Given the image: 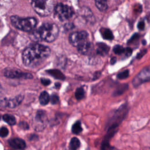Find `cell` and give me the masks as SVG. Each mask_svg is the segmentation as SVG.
<instances>
[{
  "mask_svg": "<svg viewBox=\"0 0 150 150\" xmlns=\"http://www.w3.org/2000/svg\"><path fill=\"white\" fill-rule=\"evenodd\" d=\"M50 54L49 47L40 44L31 45L22 53V62L25 66L34 68L41 64Z\"/></svg>",
  "mask_w": 150,
  "mask_h": 150,
  "instance_id": "obj_1",
  "label": "cell"
},
{
  "mask_svg": "<svg viewBox=\"0 0 150 150\" xmlns=\"http://www.w3.org/2000/svg\"><path fill=\"white\" fill-rule=\"evenodd\" d=\"M59 32V28L56 24L45 23L38 29L30 33L29 37L34 40H44L47 42H52L56 39Z\"/></svg>",
  "mask_w": 150,
  "mask_h": 150,
  "instance_id": "obj_2",
  "label": "cell"
},
{
  "mask_svg": "<svg viewBox=\"0 0 150 150\" xmlns=\"http://www.w3.org/2000/svg\"><path fill=\"white\" fill-rule=\"evenodd\" d=\"M128 112V107L126 105H122L115 111L112 117L110 119L108 125L107 134L104 140L109 141L117 131V129L125 118Z\"/></svg>",
  "mask_w": 150,
  "mask_h": 150,
  "instance_id": "obj_3",
  "label": "cell"
},
{
  "mask_svg": "<svg viewBox=\"0 0 150 150\" xmlns=\"http://www.w3.org/2000/svg\"><path fill=\"white\" fill-rule=\"evenodd\" d=\"M10 20L15 28L25 32L32 30L37 24V20L32 17L21 18L18 16H12Z\"/></svg>",
  "mask_w": 150,
  "mask_h": 150,
  "instance_id": "obj_4",
  "label": "cell"
},
{
  "mask_svg": "<svg viewBox=\"0 0 150 150\" xmlns=\"http://www.w3.org/2000/svg\"><path fill=\"white\" fill-rule=\"evenodd\" d=\"M31 5L36 13L42 16L49 15L54 9L53 0H32Z\"/></svg>",
  "mask_w": 150,
  "mask_h": 150,
  "instance_id": "obj_5",
  "label": "cell"
},
{
  "mask_svg": "<svg viewBox=\"0 0 150 150\" xmlns=\"http://www.w3.org/2000/svg\"><path fill=\"white\" fill-rule=\"evenodd\" d=\"M56 16L61 21L70 19L74 14V11L70 6L59 3L54 8Z\"/></svg>",
  "mask_w": 150,
  "mask_h": 150,
  "instance_id": "obj_6",
  "label": "cell"
},
{
  "mask_svg": "<svg viewBox=\"0 0 150 150\" xmlns=\"http://www.w3.org/2000/svg\"><path fill=\"white\" fill-rule=\"evenodd\" d=\"M69 39L73 46L77 47L88 40V33L86 31L74 32L70 35Z\"/></svg>",
  "mask_w": 150,
  "mask_h": 150,
  "instance_id": "obj_7",
  "label": "cell"
},
{
  "mask_svg": "<svg viewBox=\"0 0 150 150\" xmlns=\"http://www.w3.org/2000/svg\"><path fill=\"white\" fill-rule=\"evenodd\" d=\"M23 99V96L22 94L18 95L15 97L11 98H4L0 99V105L10 108H13L18 107L21 103Z\"/></svg>",
  "mask_w": 150,
  "mask_h": 150,
  "instance_id": "obj_8",
  "label": "cell"
},
{
  "mask_svg": "<svg viewBox=\"0 0 150 150\" xmlns=\"http://www.w3.org/2000/svg\"><path fill=\"white\" fill-rule=\"evenodd\" d=\"M4 75L8 78L15 79H32L33 76L28 73L22 72L19 70L11 69L7 70L5 71Z\"/></svg>",
  "mask_w": 150,
  "mask_h": 150,
  "instance_id": "obj_9",
  "label": "cell"
},
{
  "mask_svg": "<svg viewBox=\"0 0 150 150\" xmlns=\"http://www.w3.org/2000/svg\"><path fill=\"white\" fill-rule=\"evenodd\" d=\"M35 121L37 123L36 129H43L47 123L46 113L43 110H39L37 111L35 116Z\"/></svg>",
  "mask_w": 150,
  "mask_h": 150,
  "instance_id": "obj_10",
  "label": "cell"
},
{
  "mask_svg": "<svg viewBox=\"0 0 150 150\" xmlns=\"http://www.w3.org/2000/svg\"><path fill=\"white\" fill-rule=\"evenodd\" d=\"M150 80V67L144 69L133 81V84L137 86L141 83Z\"/></svg>",
  "mask_w": 150,
  "mask_h": 150,
  "instance_id": "obj_11",
  "label": "cell"
},
{
  "mask_svg": "<svg viewBox=\"0 0 150 150\" xmlns=\"http://www.w3.org/2000/svg\"><path fill=\"white\" fill-rule=\"evenodd\" d=\"M8 142L9 145L15 149L23 150L26 148L25 142L21 138H12L9 140Z\"/></svg>",
  "mask_w": 150,
  "mask_h": 150,
  "instance_id": "obj_12",
  "label": "cell"
},
{
  "mask_svg": "<svg viewBox=\"0 0 150 150\" xmlns=\"http://www.w3.org/2000/svg\"><path fill=\"white\" fill-rule=\"evenodd\" d=\"M93 49V45L88 40H87L81 45L77 47L79 53L83 54H87L91 52Z\"/></svg>",
  "mask_w": 150,
  "mask_h": 150,
  "instance_id": "obj_13",
  "label": "cell"
},
{
  "mask_svg": "<svg viewBox=\"0 0 150 150\" xmlns=\"http://www.w3.org/2000/svg\"><path fill=\"white\" fill-rule=\"evenodd\" d=\"M109 51V47L105 43H99L97 45L96 52L97 53L103 56L107 55Z\"/></svg>",
  "mask_w": 150,
  "mask_h": 150,
  "instance_id": "obj_14",
  "label": "cell"
},
{
  "mask_svg": "<svg viewBox=\"0 0 150 150\" xmlns=\"http://www.w3.org/2000/svg\"><path fill=\"white\" fill-rule=\"evenodd\" d=\"M108 0H95V4L97 8L101 12H105L108 8Z\"/></svg>",
  "mask_w": 150,
  "mask_h": 150,
  "instance_id": "obj_15",
  "label": "cell"
},
{
  "mask_svg": "<svg viewBox=\"0 0 150 150\" xmlns=\"http://www.w3.org/2000/svg\"><path fill=\"white\" fill-rule=\"evenodd\" d=\"M80 146V141L76 138L73 137L71 139L69 145V150H78Z\"/></svg>",
  "mask_w": 150,
  "mask_h": 150,
  "instance_id": "obj_16",
  "label": "cell"
},
{
  "mask_svg": "<svg viewBox=\"0 0 150 150\" xmlns=\"http://www.w3.org/2000/svg\"><path fill=\"white\" fill-rule=\"evenodd\" d=\"M39 103H40L41 105H45L47 104L49 102L50 96L46 91H42L39 96Z\"/></svg>",
  "mask_w": 150,
  "mask_h": 150,
  "instance_id": "obj_17",
  "label": "cell"
},
{
  "mask_svg": "<svg viewBox=\"0 0 150 150\" xmlns=\"http://www.w3.org/2000/svg\"><path fill=\"white\" fill-rule=\"evenodd\" d=\"M100 33H101L103 38L105 39L111 40L113 39V38H114L113 34H112V32L111 31V30H110L109 29L101 28V29H100Z\"/></svg>",
  "mask_w": 150,
  "mask_h": 150,
  "instance_id": "obj_18",
  "label": "cell"
},
{
  "mask_svg": "<svg viewBox=\"0 0 150 150\" xmlns=\"http://www.w3.org/2000/svg\"><path fill=\"white\" fill-rule=\"evenodd\" d=\"M4 121H5L7 124L10 125H13L16 124V118L15 117L11 114H6L2 116Z\"/></svg>",
  "mask_w": 150,
  "mask_h": 150,
  "instance_id": "obj_19",
  "label": "cell"
},
{
  "mask_svg": "<svg viewBox=\"0 0 150 150\" xmlns=\"http://www.w3.org/2000/svg\"><path fill=\"white\" fill-rule=\"evenodd\" d=\"M82 130H83V129H82V127H81V122L79 121H76L73 125L72 128H71L72 132L74 134H80L82 131Z\"/></svg>",
  "mask_w": 150,
  "mask_h": 150,
  "instance_id": "obj_20",
  "label": "cell"
},
{
  "mask_svg": "<svg viewBox=\"0 0 150 150\" xmlns=\"http://www.w3.org/2000/svg\"><path fill=\"white\" fill-rule=\"evenodd\" d=\"M85 92L82 87H79L76 89L75 92V97L77 100H80L84 97Z\"/></svg>",
  "mask_w": 150,
  "mask_h": 150,
  "instance_id": "obj_21",
  "label": "cell"
},
{
  "mask_svg": "<svg viewBox=\"0 0 150 150\" xmlns=\"http://www.w3.org/2000/svg\"><path fill=\"white\" fill-rule=\"evenodd\" d=\"M101 150H119L114 146H111L109 144V141L103 140L101 146Z\"/></svg>",
  "mask_w": 150,
  "mask_h": 150,
  "instance_id": "obj_22",
  "label": "cell"
},
{
  "mask_svg": "<svg viewBox=\"0 0 150 150\" xmlns=\"http://www.w3.org/2000/svg\"><path fill=\"white\" fill-rule=\"evenodd\" d=\"M50 74L52 75L53 77H54L56 79H60V80H64V76L59 70H50Z\"/></svg>",
  "mask_w": 150,
  "mask_h": 150,
  "instance_id": "obj_23",
  "label": "cell"
},
{
  "mask_svg": "<svg viewBox=\"0 0 150 150\" xmlns=\"http://www.w3.org/2000/svg\"><path fill=\"white\" fill-rule=\"evenodd\" d=\"M124 50L125 49L120 45H116L113 48V52L117 54H121L124 53Z\"/></svg>",
  "mask_w": 150,
  "mask_h": 150,
  "instance_id": "obj_24",
  "label": "cell"
},
{
  "mask_svg": "<svg viewBox=\"0 0 150 150\" xmlns=\"http://www.w3.org/2000/svg\"><path fill=\"white\" fill-rule=\"evenodd\" d=\"M9 134L8 129L5 127H2L0 128V137H5Z\"/></svg>",
  "mask_w": 150,
  "mask_h": 150,
  "instance_id": "obj_25",
  "label": "cell"
},
{
  "mask_svg": "<svg viewBox=\"0 0 150 150\" xmlns=\"http://www.w3.org/2000/svg\"><path fill=\"white\" fill-rule=\"evenodd\" d=\"M129 76V71L128 70H126L125 71H123L121 73H120L117 75V77L120 79H124L128 77Z\"/></svg>",
  "mask_w": 150,
  "mask_h": 150,
  "instance_id": "obj_26",
  "label": "cell"
},
{
  "mask_svg": "<svg viewBox=\"0 0 150 150\" xmlns=\"http://www.w3.org/2000/svg\"><path fill=\"white\" fill-rule=\"evenodd\" d=\"M50 99V101H51L52 104H57L59 101V97L55 94L52 95Z\"/></svg>",
  "mask_w": 150,
  "mask_h": 150,
  "instance_id": "obj_27",
  "label": "cell"
},
{
  "mask_svg": "<svg viewBox=\"0 0 150 150\" xmlns=\"http://www.w3.org/2000/svg\"><path fill=\"white\" fill-rule=\"evenodd\" d=\"M124 53H125V55L127 56V57H129L132 54V49L129 47H127L124 50Z\"/></svg>",
  "mask_w": 150,
  "mask_h": 150,
  "instance_id": "obj_28",
  "label": "cell"
},
{
  "mask_svg": "<svg viewBox=\"0 0 150 150\" xmlns=\"http://www.w3.org/2000/svg\"><path fill=\"white\" fill-rule=\"evenodd\" d=\"M41 82L45 86H48L50 83V81L49 79H45V78L41 79Z\"/></svg>",
  "mask_w": 150,
  "mask_h": 150,
  "instance_id": "obj_29",
  "label": "cell"
},
{
  "mask_svg": "<svg viewBox=\"0 0 150 150\" xmlns=\"http://www.w3.org/2000/svg\"><path fill=\"white\" fill-rule=\"evenodd\" d=\"M145 28V22L144 21H140L138 24V28L139 30H143Z\"/></svg>",
  "mask_w": 150,
  "mask_h": 150,
  "instance_id": "obj_30",
  "label": "cell"
},
{
  "mask_svg": "<svg viewBox=\"0 0 150 150\" xmlns=\"http://www.w3.org/2000/svg\"><path fill=\"white\" fill-rule=\"evenodd\" d=\"M146 52V50H142L141 52H139V53L138 54L137 58V59H140V58H141V57L145 54V53Z\"/></svg>",
  "mask_w": 150,
  "mask_h": 150,
  "instance_id": "obj_31",
  "label": "cell"
},
{
  "mask_svg": "<svg viewBox=\"0 0 150 150\" xmlns=\"http://www.w3.org/2000/svg\"><path fill=\"white\" fill-rule=\"evenodd\" d=\"M138 35H137V34H135V35H133V36H132V38L129 39V40L128 41V42H131L132 41H133V40H134L137 39L138 38Z\"/></svg>",
  "mask_w": 150,
  "mask_h": 150,
  "instance_id": "obj_32",
  "label": "cell"
},
{
  "mask_svg": "<svg viewBox=\"0 0 150 150\" xmlns=\"http://www.w3.org/2000/svg\"><path fill=\"white\" fill-rule=\"evenodd\" d=\"M115 62H116V58H115V57H112V58L111 59V61H110V62H111V63L112 64H114V63H115Z\"/></svg>",
  "mask_w": 150,
  "mask_h": 150,
  "instance_id": "obj_33",
  "label": "cell"
},
{
  "mask_svg": "<svg viewBox=\"0 0 150 150\" xmlns=\"http://www.w3.org/2000/svg\"><path fill=\"white\" fill-rule=\"evenodd\" d=\"M144 150H150V149L149 148H146V149H144Z\"/></svg>",
  "mask_w": 150,
  "mask_h": 150,
  "instance_id": "obj_34",
  "label": "cell"
},
{
  "mask_svg": "<svg viewBox=\"0 0 150 150\" xmlns=\"http://www.w3.org/2000/svg\"><path fill=\"white\" fill-rule=\"evenodd\" d=\"M0 87H1V84H0Z\"/></svg>",
  "mask_w": 150,
  "mask_h": 150,
  "instance_id": "obj_35",
  "label": "cell"
}]
</instances>
